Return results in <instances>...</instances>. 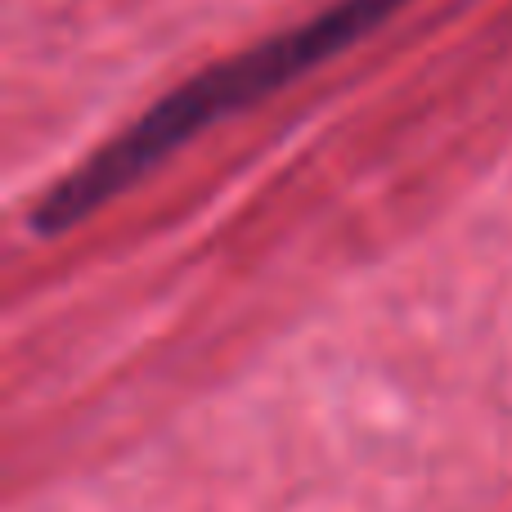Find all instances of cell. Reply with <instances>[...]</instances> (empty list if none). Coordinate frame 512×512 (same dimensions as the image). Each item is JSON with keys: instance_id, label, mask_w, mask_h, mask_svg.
I'll list each match as a JSON object with an SVG mask.
<instances>
[{"instance_id": "cell-1", "label": "cell", "mask_w": 512, "mask_h": 512, "mask_svg": "<svg viewBox=\"0 0 512 512\" xmlns=\"http://www.w3.org/2000/svg\"><path fill=\"white\" fill-rule=\"evenodd\" d=\"M396 9H405V0H337L306 23L283 27L270 41H256L248 50L212 63L194 81H185L171 95H162L153 108H144L126 131L104 140L68 176L54 180L50 194L32 207V230L63 234L81 225L90 212H99L117 194H126L140 176H149L185 140H194L198 131H207L212 122L239 113V108L261 104L265 95L283 90L315 63L337 59L378 23H387Z\"/></svg>"}]
</instances>
